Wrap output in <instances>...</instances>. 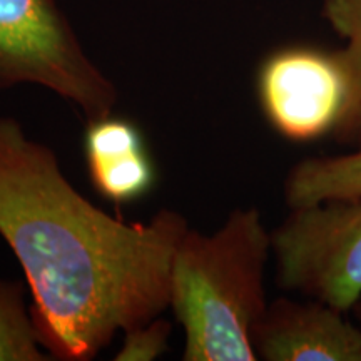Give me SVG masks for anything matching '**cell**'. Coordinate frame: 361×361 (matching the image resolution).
Returning <instances> with one entry per match:
<instances>
[{
	"mask_svg": "<svg viewBox=\"0 0 361 361\" xmlns=\"http://www.w3.org/2000/svg\"><path fill=\"white\" fill-rule=\"evenodd\" d=\"M173 331L169 322L157 316L146 324L126 331L124 343L117 351V361H152L168 351L169 335Z\"/></svg>",
	"mask_w": 361,
	"mask_h": 361,
	"instance_id": "11",
	"label": "cell"
},
{
	"mask_svg": "<svg viewBox=\"0 0 361 361\" xmlns=\"http://www.w3.org/2000/svg\"><path fill=\"white\" fill-rule=\"evenodd\" d=\"M40 345L25 288L19 281L0 279V361H49Z\"/></svg>",
	"mask_w": 361,
	"mask_h": 361,
	"instance_id": "10",
	"label": "cell"
},
{
	"mask_svg": "<svg viewBox=\"0 0 361 361\" xmlns=\"http://www.w3.org/2000/svg\"><path fill=\"white\" fill-rule=\"evenodd\" d=\"M258 97L268 123L291 142H313L331 133L345 82L331 52L288 45L261 62Z\"/></svg>",
	"mask_w": 361,
	"mask_h": 361,
	"instance_id": "5",
	"label": "cell"
},
{
	"mask_svg": "<svg viewBox=\"0 0 361 361\" xmlns=\"http://www.w3.org/2000/svg\"><path fill=\"white\" fill-rule=\"evenodd\" d=\"M189 229L157 211L126 223L89 202L56 152L0 117V236L24 269L35 329L52 360L89 361L171 306V266Z\"/></svg>",
	"mask_w": 361,
	"mask_h": 361,
	"instance_id": "1",
	"label": "cell"
},
{
	"mask_svg": "<svg viewBox=\"0 0 361 361\" xmlns=\"http://www.w3.org/2000/svg\"><path fill=\"white\" fill-rule=\"evenodd\" d=\"M283 194L290 209L361 196V147L296 162L284 179Z\"/></svg>",
	"mask_w": 361,
	"mask_h": 361,
	"instance_id": "9",
	"label": "cell"
},
{
	"mask_svg": "<svg viewBox=\"0 0 361 361\" xmlns=\"http://www.w3.org/2000/svg\"><path fill=\"white\" fill-rule=\"evenodd\" d=\"M323 301L278 298L252 329L264 361H361V328Z\"/></svg>",
	"mask_w": 361,
	"mask_h": 361,
	"instance_id": "6",
	"label": "cell"
},
{
	"mask_svg": "<svg viewBox=\"0 0 361 361\" xmlns=\"http://www.w3.org/2000/svg\"><path fill=\"white\" fill-rule=\"evenodd\" d=\"M84 154L94 189L117 206L142 200L156 186V164L133 121L114 114L87 121Z\"/></svg>",
	"mask_w": 361,
	"mask_h": 361,
	"instance_id": "7",
	"label": "cell"
},
{
	"mask_svg": "<svg viewBox=\"0 0 361 361\" xmlns=\"http://www.w3.org/2000/svg\"><path fill=\"white\" fill-rule=\"evenodd\" d=\"M17 85L52 90L87 121L114 114L119 102L57 0H0V90Z\"/></svg>",
	"mask_w": 361,
	"mask_h": 361,
	"instance_id": "3",
	"label": "cell"
},
{
	"mask_svg": "<svg viewBox=\"0 0 361 361\" xmlns=\"http://www.w3.org/2000/svg\"><path fill=\"white\" fill-rule=\"evenodd\" d=\"M271 239L278 288L353 311L361 298V196L290 209Z\"/></svg>",
	"mask_w": 361,
	"mask_h": 361,
	"instance_id": "4",
	"label": "cell"
},
{
	"mask_svg": "<svg viewBox=\"0 0 361 361\" xmlns=\"http://www.w3.org/2000/svg\"><path fill=\"white\" fill-rule=\"evenodd\" d=\"M323 17L345 40L333 51L345 82V97L331 139L338 146L361 147V0H323Z\"/></svg>",
	"mask_w": 361,
	"mask_h": 361,
	"instance_id": "8",
	"label": "cell"
},
{
	"mask_svg": "<svg viewBox=\"0 0 361 361\" xmlns=\"http://www.w3.org/2000/svg\"><path fill=\"white\" fill-rule=\"evenodd\" d=\"M353 313H355V316H356V319H358V322L361 323V298H360V301H358V303L355 305V308H353Z\"/></svg>",
	"mask_w": 361,
	"mask_h": 361,
	"instance_id": "12",
	"label": "cell"
},
{
	"mask_svg": "<svg viewBox=\"0 0 361 361\" xmlns=\"http://www.w3.org/2000/svg\"><path fill=\"white\" fill-rule=\"evenodd\" d=\"M271 231L258 207H236L218 231L189 228L171 266V306L186 333L184 361H256L252 329L268 308Z\"/></svg>",
	"mask_w": 361,
	"mask_h": 361,
	"instance_id": "2",
	"label": "cell"
}]
</instances>
